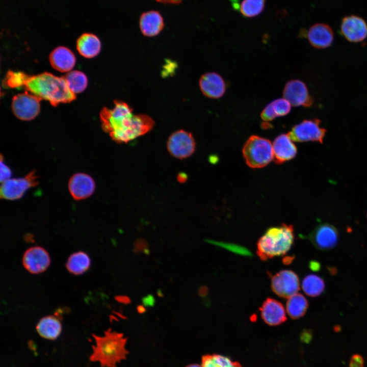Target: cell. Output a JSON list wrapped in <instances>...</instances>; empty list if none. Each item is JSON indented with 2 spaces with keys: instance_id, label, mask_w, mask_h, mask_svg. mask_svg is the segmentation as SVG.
<instances>
[{
  "instance_id": "cell-24",
  "label": "cell",
  "mask_w": 367,
  "mask_h": 367,
  "mask_svg": "<svg viewBox=\"0 0 367 367\" xmlns=\"http://www.w3.org/2000/svg\"><path fill=\"white\" fill-rule=\"evenodd\" d=\"M291 104L284 98L276 99L269 103L261 113V118L265 121H270L275 118L289 114Z\"/></svg>"
},
{
  "instance_id": "cell-35",
  "label": "cell",
  "mask_w": 367,
  "mask_h": 367,
  "mask_svg": "<svg viewBox=\"0 0 367 367\" xmlns=\"http://www.w3.org/2000/svg\"><path fill=\"white\" fill-rule=\"evenodd\" d=\"M312 336V333L310 330H304L300 335V339L303 343H308L311 340Z\"/></svg>"
},
{
  "instance_id": "cell-31",
  "label": "cell",
  "mask_w": 367,
  "mask_h": 367,
  "mask_svg": "<svg viewBox=\"0 0 367 367\" xmlns=\"http://www.w3.org/2000/svg\"><path fill=\"white\" fill-rule=\"evenodd\" d=\"M213 356L220 367H242L239 362L233 361L225 356L216 354Z\"/></svg>"
},
{
  "instance_id": "cell-12",
  "label": "cell",
  "mask_w": 367,
  "mask_h": 367,
  "mask_svg": "<svg viewBox=\"0 0 367 367\" xmlns=\"http://www.w3.org/2000/svg\"><path fill=\"white\" fill-rule=\"evenodd\" d=\"M340 30L342 35L351 42H360L367 37V23L363 18L356 15L344 17Z\"/></svg>"
},
{
  "instance_id": "cell-33",
  "label": "cell",
  "mask_w": 367,
  "mask_h": 367,
  "mask_svg": "<svg viewBox=\"0 0 367 367\" xmlns=\"http://www.w3.org/2000/svg\"><path fill=\"white\" fill-rule=\"evenodd\" d=\"M363 364L364 359L361 355L355 354L352 356L349 362V367H363Z\"/></svg>"
},
{
  "instance_id": "cell-3",
  "label": "cell",
  "mask_w": 367,
  "mask_h": 367,
  "mask_svg": "<svg viewBox=\"0 0 367 367\" xmlns=\"http://www.w3.org/2000/svg\"><path fill=\"white\" fill-rule=\"evenodd\" d=\"M95 345L89 360L98 362L101 367H116L117 363L126 358L129 352L125 346L127 339L122 333L109 328L103 336L92 334Z\"/></svg>"
},
{
  "instance_id": "cell-19",
  "label": "cell",
  "mask_w": 367,
  "mask_h": 367,
  "mask_svg": "<svg viewBox=\"0 0 367 367\" xmlns=\"http://www.w3.org/2000/svg\"><path fill=\"white\" fill-rule=\"evenodd\" d=\"M274 159L277 164L293 159L297 149L293 141L288 134H281L277 137L273 143Z\"/></svg>"
},
{
  "instance_id": "cell-4",
  "label": "cell",
  "mask_w": 367,
  "mask_h": 367,
  "mask_svg": "<svg viewBox=\"0 0 367 367\" xmlns=\"http://www.w3.org/2000/svg\"><path fill=\"white\" fill-rule=\"evenodd\" d=\"M292 225L282 224L268 229L257 243V254L265 261L285 254L291 249L294 240Z\"/></svg>"
},
{
  "instance_id": "cell-25",
  "label": "cell",
  "mask_w": 367,
  "mask_h": 367,
  "mask_svg": "<svg viewBox=\"0 0 367 367\" xmlns=\"http://www.w3.org/2000/svg\"><path fill=\"white\" fill-rule=\"evenodd\" d=\"M91 260L85 252L77 251L72 253L68 258L66 268L73 275H79L86 272L90 268Z\"/></svg>"
},
{
  "instance_id": "cell-16",
  "label": "cell",
  "mask_w": 367,
  "mask_h": 367,
  "mask_svg": "<svg viewBox=\"0 0 367 367\" xmlns=\"http://www.w3.org/2000/svg\"><path fill=\"white\" fill-rule=\"evenodd\" d=\"M308 40L311 46L318 49L330 46L334 39L332 28L323 23H317L311 25L307 32Z\"/></svg>"
},
{
  "instance_id": "cell-32",
  "label": "cell",
  "mask_w": 367,
  "mask_h": 367,
  "mask_svg": "<svg viewBox=\"0 0 367 367\" xmlns=\"http://www.w3.org/2000/svg\"><path fill=\"white\" fill-rule=\"evenodd\" d=\"M201 365L202 367H220L214 359L213 354H206L202 357Z\"/></svg>"
},
{
  "instance_id": "cell-41",
  "label": "cell",
  "mask_w": 367,
  "mask_h": 367,
  "mask_svg": "<svg viewBox=\"0 0 367 367\" xmlns=\"http://www.w3.org/2000/svg\"><path fill=\"white\" fill-rule=\"evenodd\" d=\"M207 293V289L205 286H201L199 290V294L201 296H204Z\"/></svg>"
},
{
  "instance_id": "cell-22",
  "label": "cell",
  "mask_w": 367,
  "mask_h": 367,
  "mask_svg": "<svg viewBox=\"0 0 367 367\" xmlns=\"http://www.w3.org/2000/svg\"><path fill=\"white\" fill-rule=\"evenodd\" d=\"M36 331L43 338L55 340L60 335L62 325L57 316L48 315L42 318L38 322Z\"/></svg>"
},
{
  "instance_id": "cell-6",
  "label": "cell",
  "mask_w": 367,
  "mask_h": 367,
  "mask_svg": "<svg viewBox=\"0 0 367 367\" xmlns=\"http://www.w3.org/2000/svg\"><path fill=\"white\" fill-rule=\"evenodd\" d=\"M319 119L304 120L293 127L287 134L295 142H318L323 143L326 129L321 126Z\"/></svg>"
},
{
  "instance_id": "cell-10",
  "label": "cell",
  "mask_w": 367,
  "mask_h": 367,
  "mask_svg": "<svg viewBox=\"0 0 367 367\" xmlns=\"http://www.w3.org/2000/svg\"><path fill=\"white\" fill-rule=\"evenodd\" d=\"M297 275L291 270L280 271L271 278V289L279 297L289 298L297 293L300 289Z\"/></svg>"
},
{
  "instance_id": "cell-38",
  "label": "cell",
  "mask_w": 367,
  "mask_h": 367,
  "mask_svg": "<svg viewBox=\"0 0 367 367\" xmlns=\"http://www.w3.org/2000/svg\"><path fill=\"white\" fill-rule=\"evenodd\" d=\"M143 303L146 305L151 306L154 303V300L153 297L149 295L145 297L143 299Z\"/></svg>"
},
{
  "instance_id": "cell-21",
  "label": "cell",
  "mask_w": 367,
  "mask_h": 367,
  "mask_svg": "<svg viewBox=\"0 0 367 367\" xmlns=\"http://www.w3.org/2000/svg\"><path fill=\"white\" fill-rule=\"evenodd\" d=\"M139 23L142 34L147 37H153L159 34L164 25L162 15L155 11L143 13L140 17Z\"/></svg>"
},
{
  "instance_id": "cell-40",
  "label": "cell",
  "mask_w": 367,
  "mask_h": 367,
  "mask_svg": "<svg viewBox=\"0 0 367 367\" xmlns=\"http://www.w3.org/2000/svg\"><path fill=\"white\" fill-rule=\"evenodd\" d=\"M156 1L165 4H178L183 0H156Z\"/></svg>"
},
{
  "instance_id": "cell-11",
  "label": "cell",
  "mask_w": 367,
  "mask_h": 367,
  "mask_svg": "<svg viewBox=\"0 0 367 367\" xmlns=\"http://www.w3.org/2000/svg\"><path fill=\"white\" fill-rule=\"evenodd\" d=\"M24 268L30 273L39 274L44 272L49 267L50 258L48 252L41 246L28 248L22 258Z\"/></svg>"
},
{
  "instance_id": "cell-27",
  "label": "cell",
  "mask_w": 367,
  "mask_h": 367,
  "mask_svg": "<svg viewBox=\"0 0 367 367\" xmlns=\"http://www.w3.org/2000/svg\"><path fill=\"white\" fill-rule=\"evenodd\" d=\"M234 9L244 17L251 18L260 14L265 6V0H243L240 4L233 3Z\"/></svg>"
},
{
  "instance_id": "cell-39",
  "label": "cell",
  "mask_w": 367,
  "mask_h": 367,
  "mask_svg": "<svg viewBox=\"0 0 367 367\" xmlns=\"http://www.w3.org/2000/svg\"><path fill=\"white\" fill-rule=\"evenodd\" d=\"M309 267L311 270L316 271L320 269V265L318 262L312 261L309 263Z\"/></svg>"
},
{
  "instance_id": "cell-2",
  "label": "cell",
  "mask_w": 367,
  "mask_h": 367,
  "mask_svg": "<svg viewBox=\"0 0 367 367\" xmlns=\"http://www.w3.org/2000/svg\"><path fill=\"white\" fill-rule=\"evenodd\" d=\"M9 88L24 87L40 100L48 101L53 106L74 100L76 95L69 89L64 76L59 77L44 72L36 75L22 72L9 71L4 81Z\"/></svg>"
},
{
  "instance_id": "cell-9",
  "label": "cell",
  "mask_w": 367,
  "mask_h": 367,
  "mask_svg": "<svg viewBox=\"0 0 367 367\" xmlns=\"http://www.w3.org/2000/svg\"><path fill=\"white\" fill-rule=\"evenodd\" d=\"M38 184L37 176L32 171L24 177L9 179L2 182L1 196L7 200H16L21 198L30 188Z\"/></svg>"
},
{
  "instance_id": "cell-20",
  "label": "cell",
  "mask_w": 367,
  "mask_h": 367,
  "mask_svg": "<svg viewBox=\"0 0 367 367\" xmlns=\"http://www.w3.org/2000/svg\"><path fill=\"white\" fill-rule=\"evenodd\" d=\"M52 67L60 72L70 71L74 66L76 60L73 53L64 46H59L54 49L49 55Z\"/></svg>"
},
{
  "instance_id": "cell-28",
  "label": "cell",
  "mask_w": 367,
  "mask_h": 367,
  "mask_svg": "<svg viewBox=\"0 0 367 367\" xmlns=\"http://www.w3.org/2000/svg\"><path fill=\"white\" fill-rule=\"evenodd\" d=\"M302 287L304 293L314 297L321 295L325 289V283L320 277L313 274L308 275L302 280Z\"/></svg>"
},
{
  "instance_id": "cell-29",
  "label": "cell",
  "mask_w": 367,
  "mask_h": 367,
  "mask_svg": "<svg viewBox=\"0 0 367 367\" xmlns=\"http://www.w3.org/2000/svg\"><path fill=\"white\" fill-rule=\"evenodd\" d=\"M70 90L76 94L82 92L88 83L86 75L80 71H70L64 76Z\"/></svg>"
},
{
  "instance_id": "cell-30",
  "label": "cell",
  "mask_w": 367,
  "mask_h": 367,
  "mask_svg": "<svg viewBox=\"0 0 367 367\" xmlns=\"http://www.w3.org/2000/svg\"><path fill=\"white\" fill-rule=\"evenodd\" d=\"M209 242L214 245L222 247L238 254L247 256H251L252 255L251 252L248 249L239 245L213 241Z\"/></svg>"
},
{
  "instance_id": "cell-7",
  "label": "cell",
  "mask_w": 367,
  "mask_h": 367,
  "mask_svg": "<svg viewBox=\"0 0 367 367\" xmlns=\"http://www.w3.org/2000/svg\"><path fill=\"white\" fill-rule=\"evenodd\" d=\"M167 149L174 157L183 159L191 156L195 150V142L193 135L180 129L172 133L167 143Z\"/></svg>"
},
{
  "instance_id": "cell-18",
  "label": "cell",
  "mask_w": 367,
  "mask_h": 367,
  "mask_svg": "<svg viewBox=\"0 0 367 367\" xmlns=\"http://www.w3.org/2000/svg\"><path fill=\"white\" fill-rule=\"evenodd\" d=\"M259 310L263 320L270 326L278 325L286 320L284 307L275 299L267 298Z\"/></svg>"
},
{
  "instance_id": "cell-42",
  "label": "cell",
  "mask_w": 367,
  "mask_h": 367,
  "mask_svg": "<svg viewBox=\"0 0 367 367\" xmlns=\"http://www.w3.org/2000/svg\"><path fill=\"white\" fill-rule=\"evenodd\" d=\"M293 256H287L283 259V262L285 264H290L293 260Z\"/></svg>"
},
{
  "instance_id": "cell-13",
  "label": "cell",
  "mask_w": 367,
  "mask_h": 367,
  "mask_svg": "<svg viewBox=\"0 0 367 367\" xmlns=\"http://www.w3.org/2000/svg\"><path fill=\"white\" fill-rule=\"evenodd\" d=\"M308 237L318 249L327 251L336 245L338 240V233L334 226L325 223L316 227Z\"/></svg>"
},
{
  "instance_id": "cell-5",
  "label": "cell",
  "mask_w": 367,
  "mask_h": 367,
  "mask_svg": "<svg viewBox=\"0 0 367 367\" xmlns=\"http://www.w3.org/2000/svg\"><path fill=\"white\" fill-rule=\"evenodd\" d=\"M242 152L246 164L252 168H263L274 159L273 145L270 141L256 135L249 138Z\"/></svg>"
},
{
  "instance_id": "cell-36",
  "label": "cell",
  "mask_w": 367,
  "mask_h": 367,
  "mask_svg": "<svg viewBox=\"0 0 367 367\" xmlns=\"http://www.w3.org/2000/svg\"><path fill=\"white\" fill-rule=\"evenodd\" d=\"M115 300L118 302L124 304H127L130 303V298L124 295H120L115 297Z\"/></svg>"
},
{
  "instance_id": "cell-17",
  "label": "cell",
  "mask_w": 367,
  "mask_h": 367,
  "mask_svg": "<svg viewBox=\"0 0 367 367\" xmlns=\"http://www.w3.org/2000/svg\"><path fill=\"white\" fill-rule=\"evenodd\" d=\"M199 84L202 93L209 98H219L225 92L226 86L223 79L215 72L203 74L200 78Z\"/></svg>"
},
{
  "instance_id": "cell-37",
  "label": "cell",
  "mask_w": 367,
  "mask_h": 367,
  "mask_svg": "<svg viewBox=\"0 0 367 367\" xmlns=\"http://www.w3.org/2000/svg\"><path fill=\"white\" fill-rule=\"evenodd\" d=\"M146 247V243L143 240H139L136 242L135 249L138 251H141L143 249H145Z\"/></svg>"
},
{
  "instance_id": "cell-44",
  "label": "cell",
  "mask_w": 367,
  "mask_h": 367,
  "mask_svg": "<svg viewBox=\"0 0 367 367\" xmlns=\"http://www.w3.org/2000/svg\"><path fill=\"white\" fill-rule=\"evenodd\" d=\"M178 179L180 182H184L187 179V176L184 175V173L182 174H179L178 177Z\"/></svg>"
},
{
  "instance_id": "cell-15",
  "label": "cell",
  "mask_w": 367,
  "mask_h": 367,
  "mask_svg": "<svg viewBox=\"0 0 367 367\" xmlns=\"http://www.w3.org/2000/svg\"><path fill=\"white\" fill-rule=\"evenodd\" d=\"M69 192L75 200H82L90 196L94 192L95 184L88 174L78 173L73 175L68 184Z\"/></svg>"
},
{
  "instance_id": "cell-14",
  "label": "cell",
  "mask_w": 367,
  "mask_h": 367,
  "mask_svg": "<svg viewBox=\"0 0 367 367\" xmlns=\"http://www.w3.org/2000/svg\"><path fill=\"white\" fill-rule=\"evenodd\" d=\"M283 96L293 106L309 107L313 103L306 85L300 80L288 82L284 88Z\"/></svg>"
},
{
  "instance_id": "cell-23",
  "label": "cell",
  "mask_w": 367,
  "mask_h": 367,
  "mask_svg": "<svg viewBox=\"0 0 367 367\" xmlns=\"http://www.w3.org/2000/svg\"><path fill=\"white\" fill-rule=\"evenodd\" d=\"M101 44L97 36L91 33H84L77 40L76 48L82 56L91 58L100 52Z\"/></svg>"
},
{
  "instance_id": "cell-43",
  "label": "cell",
  "mask_w": 367,
  "mask_h": 367,
  "mask_svg": "<svg viewBox=\"0 0 367 367\" xmlns=\"http://www.w3.org/2000/svg\"><path fill=\"white\" fill-rule=\"evenodd\" d=\"M137 311L140 313H143L145 312L146 309L143 305H138L137 307Z\"/></svg>"
},
{
  "instance_id": "cell-45",
  "label": "cell",
  "mask_w": 367,
  "mask_h": 367,
  "mask_svg": "<svg viewBox=\"0 0 367 367\" xmlns=\"http://www.w3.org/2000/svg\"><path fill=\"white\" fill-rule=\"evenodd\" d=\"M186 367H202V365H200L198 364L193 363V364H189L187 366H186Z\"/></svg>"
},
{
  "instance_id": "cell-34",
  "label": "cell",
  "mask_w": 367,
  "mask_h": 367,
  "mask_svg": "<svg viewBox=\"0 0 367 367\" xmlns=\"http://www.w3.org/2000/svg\"><path fill=\"white\" fill-rule=\"evenodd\" d=\"M11 171L5 164L1 163V181L2 182L10 179L11 176Z\"/></svg>"
},
{
  "instance_id": "cell-1",
  "label": "cell",
  "mask_w": 367,
  "mask_h": 367,
  "mask_svg": "<svg viewBox=\"0 0 367 367\" xmlns=\"http://www.w3.org/2000/svg\"><path fill=\"white\" fill-rule=\"evenodd\" d=\"M126 102L115 100L112 109L103 108L100 113L103 130L115 142L127 143L152 129L154 120L146 114H133Z\"/></svg>"
},
{
  "instance_id": "cell-26",
  "label": "cell",
  "mask_w": 367,
  "mask_h": 367,
  "mask_svg": "<svg viewBox=\"0 0 367 367\" xmlns=\"http://www.w3.org/2000/svg\"><path fill=\"white\" fill-rule=\"evenodd\" d=\"M307 299L302 294L296 293L289 297L286 304V309L289 316L293 319L303 317L308 308Z\"/></svg>"
},
{
  "instance_id": "cell-8",
  "label": "cell",
  "mask_w": 367,
  "mask_h": 367,
  "mask_svg": "<svg viewBox=\"0 0 367 367\" xmlns=\"http://www.w3.org/2000/svg\"><path fill=\"white\" fill-rule=\"evenodd\" d=\"M40 100L37 97L27 91L18 94L13 97L12 111L15 116L20 120H32L40 112Z\"/></svg>"
}]
</instances>
